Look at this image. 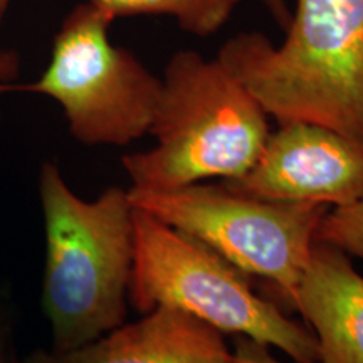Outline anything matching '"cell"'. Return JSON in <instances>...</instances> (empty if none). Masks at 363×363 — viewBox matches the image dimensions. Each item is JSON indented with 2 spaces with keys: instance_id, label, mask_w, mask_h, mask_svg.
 Instances as JSON below:
<instances>
[{
  "instance_id": "obj_1",
  "label": "cell",
  "mask_w": 363,
  "mask_h": 363,
  "mask_svg": "<svg viewBox=\"0 0 363 363\" xmlns=\"http://www.w3.org/2000/svg\"><path fill=\"white\" fill-rule=\"evenodd\" d=\"M284 40L242 33L217 59L279 125H320L363 142V0H296Z\"/></svg>"
},
{
  "instance_id": "obj_2",
  "label": "cell",
  "mask_w": 363,
  "mask_h": 363,
  "mask_svg": "<svg viewBox=\"0 0 363 363\" xmlns=\"http://www.w3.org/2000/svg\"><path fill=\"white\" fill-rule=\"evenodd\" d=\"M38 190L45 234L40 308L51 350L65 353L125 323L135 207L120 187L106 189L96 201L78 197L54 162L40 163Z\"/></svg>"
},
{
  "instance_id": "obj_3",
  "label": "cell",
  "mask_w": 363,
  "mask_h": 363,
  "mask_svg": "<svg viewBox=\"0 0 363 363\" xmlns=\"http://www.w3.org/2000/svg\"><path fill=\"white\" fill-rule=\"evenodd\" d=\"M150 135L152 150L121 158L131 189L160 192L252 169L271 135L269 115L219 59L170 57Z\"/></svg>"
},
{
  "instance_id": "obj_4",
  "label": "cell",
  "mask_w": 363,
  "mask_h": 363,
  "mask_svg": "<svg viewBox=\"0 0 363 363\" xmlns=\"http://www.w3.org/2000/svg\"><path fill=\"white\" fill-rule=\"evenodd\" d=\"M133 240L128 299L142 315L170 306L220 333L278 348L296 363L320 362L313 331L254 293L247 274L207 244L140 208L133 212Z\"/></svg>"
},
{
  "instance_id": "obj_5",
  "label": "cell",
  "mask_w": 363,
  "mask_h": 363,
  "mask_svg": "<svg viewBox=\"0 0 363 363\" xmlns=\"http://www.w3.org/2000/svg\"><path fill=\"white\" fill-rule=\"evenodd\" d=\"M128 194L135 208L207 244L244 274L266 279L294 310L316 230L330 207L266 201L224 184Z\"/></svg>"
},
{
  "instance_id": "obj_6",
  "label": "cell",
  "mask_w": 363,
  "mask_h": 363,
  "mask_svg": "<svg viewBox=\"0 0 363 363\" xmlns=\"http://www.w3.org/2000/svg\"><path fill=\"white\" fill-rule=\"evenodd\" d=\"M111 19L83 2L67 13L40 78L9 84L6 93L43 94L62 108L79 143L126 147L150 133L162 79L135 54L111 43Z\"/></svg>"
},
{
  "instance_id": "obj_7",
  "label": "cell",
  "mask_w": 363,
  "mask_h": 363,
  "mask_svg": "<svg viewBox=\"0 0 363 363\" xmlns=\"http://www.w3.org/2000/svg\"><path fill=\"white\" fill-rule=\"evenodd\" d=\"M222 184L266 201L352 206L363 202V142L320 125L283 123L246 175Z\"/></svg>"
},
{
  "instance_id": "obj_8",
  "label": "cell",
  "mask_w": 363,
  "mask_h": 363,
  "mask_svg": "<svg viewBox=\"0 0 363 363\" xmlns=\"http://www.w3.org/2000/svg\"><path fill=\"white\" fill-rule=\"evenodd\" d=\"M21 363H230V350L219 330L158 306L76 350H38Z\"/></svg>"
},
{
  "instance_id": "obj_9",
  "label": "cell",
  "mask_w": 363,
  "mask_h": 363,
  "mask_svg": "<svg viewBox=\"0 0 363 363\" xmlns=\"http://www.w3.org/2000/svg\"><path fill=\"white\" fill-rule=\"evenodd\" d=\"M294 311L316 337L321 363H363V278L347 252L316 240Z\"/></svg>"
},
{
  "instance_id": "obj_10",
  "label": "cell",
  "mask_w": 363,
  "mask_h": 363,
  "mask_svg": "<svg viewBox=\"0 0 363 363\" xmlns=\"http://www.w3.org/2000/svg\"><path fill=\"white\" fill-rule=\"evenodd\" d=\"M108 19L131 16H169L185 33L216 34L230 19L240 0H89Z\"/></svg>"
},
{
  "instance_id": "obj_11",
  "label": "cell",
  "mask_w": 363,
  "mask_h": 363,
  "mask_svg": "<svg viewBox=\"0 0 363 363\" xmlns=\"http://www.w3.org/2000/svg\"><path fill=\"white\" fill-rule=\"evenodd\" d=\"M316 240L363 259V202L330 208L318 227Z\"/></svg>"
},
{
  "instance_id": "obj_12",
  "label": "cell",
  "mask_w": 363,
  "mask_h": 363,
  "mask_svg": "<svg viewBox=\"0 0 363 363\" xmlns=\"http://www.w3.org/2000/svg\"><path fill=\"white\" fill-rule=\"evenodd\" d=\"M230 363H283L271 355L269 347L254 342L251 338L239 337L230 352Z\"/></svg>"
},
{
  "instance_id": "obj_13",
  "label": "cell",
  "mask_w": 363,
  "mask_h": 363,
  "mask_svg": "<svg viewBox=\"0 0 363 363\" xmlns=\"http://www.w3.org/2000/svg\"><path fill=\"white\" fill-rule=\"evenodd\" d=\"M19 54L13 51H0V96L6 94L9 84H13L19 78Z\"/></svg>"
},
{
  "instance_id": "obj_14",
  "label": "cell",
  "mask_w": 363,
  "mask_h": 363,
  "mask_svg": "<svg viewBox=\"0 0 363 363\" xmlns=\"http://www.w3.org/2000/svg\"><path fill=\"white\" fill-rule=\"evenodd\" d=\"M267 9V12L271 13L272 19L276 21L281 29H286L288 26L289 17H291V9L288 6V0H261Z\"/></svg>"
},
{
  "instance_id": "obj_15",
  "label": "cell",
  "mask_w": 363,
  "mask_h": 363,
  "mask_svg": "<svg viewBox=\"0 0 363 363\" xmlns=\"http://www.w3.org/2000/svg\"><path fill=\"white\" fill-rule=\"evenodd\" d=\"M9 357H11V353H9L7 333H6V330L0 328V363H7Z\"/></svg>"
},
{
  "instance_id": "obj_16",
  "label": "cell",
  "mask_w": 363,
  "mask_h": 363,
  "mask_svg": "<svg viewBox=\"0 0 363 363\" xmlns=\"http://www.w3.org/2000/svg\"><path fill=\"white\" fill-rule=\"evenodd\" d=\"M12 0H0V22H2L4 16H6L9 6H11Z\"/></svg>"
},
{
  "instance_id": "obj_17",
  "label": "cell",
  "mask_w": 363,
  "mask_h": 363,
  "mask_svg": "<svg viewBox=\"0 0 363 363\" xmlns=\"http://www.w3.org/2000/svg\"><path fill=\"white\" fill-rule=\"evenodd\" d=\"M7 363H21V360H19V358H17L16 355H13V353H11V357H9Z\"/></svg>"
}]
</instances>
